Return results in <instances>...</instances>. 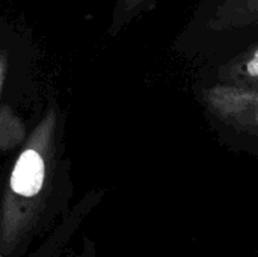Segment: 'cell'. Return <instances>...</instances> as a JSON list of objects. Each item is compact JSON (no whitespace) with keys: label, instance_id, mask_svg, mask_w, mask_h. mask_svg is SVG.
<instances>
[{"label":"cell","instance_id":"4","mask_svg":"<svg viewBox=\"0 0 258 257\" xmlns=\"http://www.w3.org/2000/svg\"><path fill=\"white\" fill-rule=\"evenodd\" d=\"M209 24L221 32L258 26V0H221Z\"/></svg>","mask_w":258,"mask_h":257},{"label":"cell","instance_id":"2","mask_svg":"<svg viewBox=\"0 0 258 257\" xmlns=\"http://www.w3.org/2000/svg\"><path fill=\"white\" fill-rule=\"evenodd\" d=\"M97 201L98 198H86L67 212L56 227L24 257H65L67 250L73 245L80 227L85 224Z\"/></svg>","mask_w":258,"mask_h":257},{"label":"cell","instance_id":"7","mask_svg":"<svg viewBox=\"0 0 258 257\" xmlns=\"http://www.w3.org/2000/svg\"><path fill=\"white\" fill-rule=\"evenodd\" d=\"M67 251H68V250H67ZM65 257H68V254H67V253H65Z\"/></svg>","mask_w":258,"mask_h":257},{"label":"cell","instance_id":"3","mask_svg":"<svg viewBox=\"0 0 258 257\" xmlns=\"http://www.w3.org/2000/svg\"><path fill=\"white\" fill-rule=\"evenodd\" d=\"M218 83L258 89V41L218 68Z\"/></svg>","mask_w":258,"mask_h":257},{"label":"cell","instance_id":"1","mask_svg":"<svg viewBox=\"0 0 258 257\" xmlns=\"http://www.w3.org/2000/svg\"><path fill=\"white\" fill-rule=\"evenodd\" d=\"M198 100L221 124L258 138V89L216 83L200 88Z\"/></svg>","mask_w":258,"mask_h":257},{"label":"cell","instance_id":"5","mask_svg":"<svg viewBox=\"0 0 258 257\" xmlns=\"http://www.w3.org/2000/svg\"><path fill=\"white\" fill-rule=\"evenodd\" d=\"M68 257H98V250L95 242L91 239L89 235H82L77 245H71L67 251Z\"/></svg>","mask_w":258,"mask_h":257},{"label":"cell","instance_id":"6","mask_svg":"<svg viewBox=\"0 0 258 257\" xmlns=\"http://www.w3.org/2000/svg\"><path fill=\"white\" fill-rule=\"evenodd\" d=\"M154 0H122V12L125 15H133L139 12V9L150 6Z\"/></svg>","mask_w":258,"mask_h":257}]
</instances>
